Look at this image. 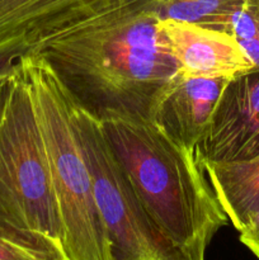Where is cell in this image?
Instances as JSON below:
<instances>
[{"label": "cell", "instance_id": "7c38bea8", "mask_svg": "<svg viewBox=\"0 0 259 260\" xmlns=\"http://www.w3.org/2000/svg\"><path fill=\"white\" fill-rule=\"evenodd\" d=\"M229 33L238 41L254 68L259 69V4L248 0L236 13Z\"/></svg>", "mask_w": 259, "mask_h": 260}, {"label": "cell", "instance_id": "277c9868", "mask_svg": "<svg viewBox=\"0 0 259 260\" xmlns=\"http://www.w3.org/2000/svg\"><path fill=\"white\" fill-rule=\"evenodd\" d=\"M0 235L63 251L50 168L20 60L0 121Z\"/></svg>", "mask_w": 259, "mask_h": 260}, {"label": "cell", "instance_id": "9c48e42d", "mask_svg": "<svg viewBox=\"0 0 259 260\" xmlns=\"http://www.w3.org/2000/svg\"><path fill=\"white\" fill-rule=\"evenodd\" d=\"M229 80L184 78L179 74L157 96L149 119L196 154Z\"/></svg>", "mask_w": 259, "mask_h": 260}, {"label": "cell", "instance_id": "6da1fadb", "mask_svg": "<svg viewBox=\"0 0 259 260\" xmlns=\"http://www.w3.org/2000/svg\"><path fill=\"white\" fill-rule=\"evenodd\" d=\"M154 0H132L43 45L40 53L79 106L147 117L179 69L163 43Z\"/></svg>", "mask_w": 259, "mask_h": 260}, {"label": "cell", "instance_id": "ba28073f", "mask_svg": "<svg viewBox=\"0 0 259 260\" xmlns=\"http://www.w3.org/2000/svg\"><path fill=\"white\" fill-rule=\"evenodd\" d=\"M159 33L184 78L233 79L254 68L238 41L225 30L160 18Z\"/></svg>", "mask_w": 259, "mask_h": 260}, {"label": "cell", "instance_id": "3957f363", "mask_svg": "<svg viewBox=\"0 0 259 260\" xmlns=\"http://www.w3.org/2000/svg\"><path fill=\"white\" fill-rule=\"evenodd\" d=\"M42 136L68 260H114L83 151L78 103L37 52L20 57Z\"/></svg>", "mask_w": 259, "mask_h": 260}, {"label": "cell", "instance_id": "4fadbf2b", "mask_svg": "<svg viewBox=\"0 0 259 260\" xmlns=\"http://www.w3.org/2000/svg\"><path fill=\"white\" fill-rule=\"evenodd\" d=\"M0 260H68L56 249L22 243L0 235Z\"/></svg>", "mask_w": 259, "mask_h": 260}, {"label": "cell", "instance_id": "5b68a950", "mask_svg": "<svg viewBox=\"0 0 259 260\" xmlns=\"http://www.w3.org/2000/svg\"><path fill=\"white\" fill-rule=\"evenodd\" d=\"M78 103V102H76ZM83 151L114 260H190L161 233L117 160L101 119L78 104Z\"/></svg>", "mask_w": 259, "mask_h": 260}, {"label": "cell", "instance_id": "5bb4252c", "mask_svg": "<svg viewBox=\"0 0 259 260\" xmlns=\"http://www.w3.org/2000/svg\"><path fill=\"white\" fill-rule=\"evenodd\" d=\"M239 233L241 243L259 259V211L249 218Z\"/></svg>", "mask_w": 259, "mask_h": 260}, {"label": "cell", "instance_id": "e0dca14e", "mask_svg": "<svg viewBox=\"0 0 259 260\" xmlns=\"http://www.w3.org/2000/svg\"><path fill=\"white\" fill-rule=\"evenodd\" d=\"M256 2H258V4H259V0H256Z\"/></svg>", "mask_w": 259, "mask_h": 260}, {"label": "cell", "instance_id": "7a4b0ae2", "mask_svg": "<svg viewBox=\"0 0 259 260\" xmlns=\"http://www.w3.org/2000/svg\"><path fill=\"white\" fill-rule=\"evenodd\" d=\"M107 140L161 233L190 260H205L228 222L196 154L147 117L108 112Z\"/></svg>", "mask_w": 259, "mask_h": 260}, {"label": "cell", "instance_id": "9a60e30c", "mask_svg": "<svg viewBox=\"0 0 259 260\" xmlns=\"http://www.w3.org/2000/svg\"><path fill=\"white\" fill-rule=\"evenodd\" d=\"M23 53L19 50L10 46H0V79L9 75L19 62Z\"/></svg>", "mask_w": 259, "mask_h": 260}, {"label": "cell", "instance_id": "8992f818", "mask_svg": "<svg viewBox=\"0 0 259 260\" xmlns=\"http://www.w3.org/2000/svg\"><path fill=\"white\" fill-rule=\"evenodd\" d=\"M259 155V69L226 83L207 129L198 142V162L250 160Z\"/></svg>", "mask_w": 259, "mask_h": 260}, {"label": "cell", "instance_id": "52a82bcc", "mask_svg": "<svg viewBox=\"0 0 259 260\" xmlns=\"http://www.w3.org/2000/svg\"><path fill=\"white\" fill-rule=\"evenodd\" d=\"M132 0H0V46L23 55Z\"/></svg>", "mask_w": 259, "mask_h": 260}, {"label": "cell", "instance_id": "2e32d148", "mask_svg": "<svg viewBox=\"0 0 259 260\" xmlns=\"http://www.w3.org/2000/svg\"><path fill=\"white\" fill-rule=\"evenodd\" d=\"M12 73H10L8 76H5V78L0 79V121H2L3 113H4V109H5V104H7L8 94H9V90H10V79H12Z\"/></svg>", "mask_w": 259, "mask_h": 260}, {"label": "cell", "instance_id": "8fae6325", "mask_svg": "<svg viewBox=\"0 0 259 260\" xmlns=\"http://www.w3.org/2000/svg\"><path fill=\"white\" fill-rule=\"evenodd\" d=\"M248 0H154L160 18L184 20L229 32L236 13Z\"/></svg>", "mask_w": 259, "mask_h": 260}, {"label": "cell", "instance_id": "30bf717a", "mask_svg": "<svg viewBox=\"0 0 259 260\" xmlns=\"http://www.w3.org/2000/svg\"><path fill=\"white\" fill-rule=\"evenodd\" d=\"M216 200L240 231L259 211V155L250 160L202 164Z\"/></svg>", "mask_w": 259, "mask_h": 260}]
</instances>
